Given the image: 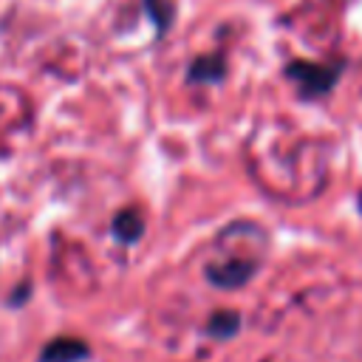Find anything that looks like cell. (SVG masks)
Here are the masks:
<instances>
[{
	"instance_id": "6da1fadb",
	"label": "cell",
	"mask_w": 362,
	"mask_h": 362,
	"mask_svg": "<svg viewBox=\"0 0 362 362\" xmlns=\"http://www.w3.org/2000/svg\"><path fill=\"white\" fill-rule=\"evenodd\" d=\"M339 74H342V65H317V62H303V59H294L286 65V76L300 88V96L305 99L325 96L337 85Z\"/></svg>"
},
{
	"instance_id": "7a4b0ae2",
	"label": "cell",
	"mask_w": 362,
	"mask_h": 362,
	"mask_svg": "<svg viewBox=\"0 0 362 362\" xmlns=\"http://www.w3.org/2000/svg\"><path fill=\"white\" fill-rule=\"evenodd\" d=\"M255 272H257V263L255 260L229 257V260H221V263H209L206 266V280L212 286H221V288H238V286L249 283V277Z\"/></svg>"
},
{
	"instance_id": "3957f363",
	"label": "cell",
	"mask_w": 362,
	"mask_h": 362,
	"mask_svg": "<svg viewBox=\"0 0 362 362\" xmlns=\"http://www.w3.org/2000/svg\"><path fill=\"white\" fill-rule=\"evenodd\" d=\"M88 345L82 339H74V337H59L54 342H48L40 354V362H82L88 359Z\"/></svg>"
},
{
	"instance_id": "277c9868",
	"label": "cell",
	"mask_w": 362,
	"mask_h": 362,
	"mask_svg": "<svg viewBox=\"0 0 362 362\" xmlns=\"http://www.w3.org/2000/svg\"><path fill=\"white\" fill-rule=\"evenodd\" d=\"M226 76V59L223 54H204V57H195L189 71H187V82H204V85H212V82H221Z\"/></svg>"
},
{
	"instance_id": "5b68a950",
	"label": "cell",
	"mask_w": 362,
	"mask_h": 362,
	"mask_svg": "<svg viewBox=\"0 0 362 362\" xmlns=\"http://www.w3.org/2000/svg\"><path fill=\"white\" fill-rule=\"evenodd\" d=\"M113 235L122 240V243H136L141 235H144V218L136 206H124L113 215V223H110Z\"/></svg>"
},
{
	"instance_id": "8992f818",
	"label": "cell",
	"mask_w": 362,
	"mask_h": 362,
	"mask_svg": "<svg viewBox=\"0 0 362 362\" xmlns=\"http://www.w3.org/2000/svg\"><path fill=\"white\" fill-rule=\"evenodd\" d=\"M240 328V314L238 311H215L206 322V331L218 339H226V337H235Z\"/></svg>"
},
{
	"instance_id": "52a82bcc",
	"label": "cell",
	"mask_w": 362,
	"mask_h": 362,
	"mask_svg": "<svg viewBox=\"0 0 362 362\" xmlns=\"http://www.w3.org/2000/svg\"><path fill=\"white\" fill-rule=\"evenodd\" d=\"M144 11L150 14V20L156 23V31L164 34L173 25L175 17V3L173 0H144Z\"/></svg>"
}]
</instances>
